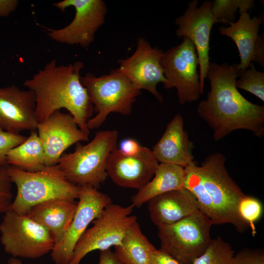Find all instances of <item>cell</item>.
Instances as JSON below:
<instances>
[{
  "label": "cell",
  "instance_id": "1",
  "mask_svg": "<svg viewBox=\"0 0 264 264\" xmlns=\"http://www.w3.org/2000/svg\"><path fill=\"white\" fill-rule=\"evenodd\" d=\"M241 72L237 64L209 63L206 76L210 89L198 105L197 112L212 130L215 141L238 130L249 131L258 137L264 134V107L240 93L236 81Z\"/></svg>",
  "mask_w": 264,
  "mask_h": 264
},
{
  "label": "cell",
  "instance_id": "2",
  "mask_svg": "<svg viewBox=\"0 0 264 264\" xmlns=\"http://www.w3.org/2000/svg\"><path fill=\"white\" fill-rule=\"evenodd\" d=\"M83 67L80 61L59 66L53 59L32 78L24 80L23 85L35 94V115L38 123L64 108L71 114L80 130L89 135L87 123L94 108L80 81V72Z\"/></svg>",
  "mask_w": 264,
  "mask_h": 264
},
{
  "label": "cell",
  "instance_id": "3",
  "mask_svg": "<svg viewBox=\"0 0 264 264\" xmlns=\"http://www.w3.org/2000/svg\"><path fill=\"white\" fill-rule=\"evenodd\" d=\"M7 169L17 188L10 210L26 214L33 206L48 200L78 198L80 186L69 181L58 164L34 172L11 165Z\"/></svg>",
  "mask_w": 264,
  "mask_h": 264
},
{
  "label": "cell",
  "instance_id": "4",
  "mask_svg": "<svg viewBox=\"0 0 264 264\" xmlns=\"http://www.w3.org/2000/svg\"><path fill=\"white\" fill-rule=\"evenodd\" d=\"M118 132H97L88 144L77 143L73 152L63 154L58 165L66 179L78 186L97 189L108 177L107 165L111 153L117 149Z\"/></svg>",
  "mask_w": 264,
  "mask_h": 264
},
{
  "label": "cell",
  "instance_id": "5",
  "mask_svg": "<svg viewBox=\"0 0 264 264\" xmlns=\"http://www.w3.org/2000/svg\"><path fill=\"white\" fill-rule=\"evenodd\" d=\"M226 158L220 153L209 155L198 166L209 204L212 210L213 224L229 223L240 232L249 227L238 212V205L244 194L229 176Z\"/></svg>",
  "mask_w": 264,
  "mask_h": 264
},
{
  "label": "cell",
  "instance_id": "6",
  "mask_svg": "<svg viewBox=\"0 0 264 264\" xmlns=\"http://www.w3.org/2000/svg\"><path fill=\"white\" fill-rule=\"evenodd\" d=\"M80 81L97 112L88 121L89 131L101 126L111 112L130 114L132 105L141 92L119 68L111 69L108 74L99 76L88 72L80 76Z\"/></svg>",
  "mask_w": 264,
  "mask_h": 264
},
{
  "label": "cell",
  "instance_id": "7",
  "mask_svg": "<svg viewBox=\"0 0 264 264\" xmlns=\"http://www.w3.org/2000/svg\"><path fill=\"white\" fill-rule=\"evenodd\" d=\"M211 220L199 210L158 227L162 251L183 264H192L210 245Z\"/></svg>",
  "mask_w": 264,
  "mask_h": 264
},
{
  "label": "cell",
  "instance_id": "8",
  "mask_svg": "<svg viewBox=\"0 0 264 264\" xmlns=\"http://www.w3.org/2000/svg\"><path fill=\"white\" fill-rule=\"evenodd\" d=\"M134 206H123L111 203L94 220L76 244L67 264H79L88 253L103 251L120 244L128 229L136 221L132 213Z\"/></svg>",
  "mask_w": 264,
  "mask_h": 264
},
{
  "label": "cell",
  "instance_id": "9",
  "mask_svg": "<svg viewBox=\"0 0 264 264\" xmlns=\"http://www.w3.org/2000/svg\"><path fill=\"white\" fill-rule=\"evenodd\" d=\"M0 242L12 257L40 258L52 251L55 242L48 230L28 217L11 210L0 223Z\"/></svg>",
  "mask_w": 264,
  "mask_h": 264
},
{
  "label": "cell",
  "instance_id": "10",
  "mask_svg": "<svg viewBox=\"0 0 264 264\" xmlns=\"http://www.w3.org/2000/svg\"><path fill=\"white\" fill-rule=\"evenodd\" d=\"M182 42L164 52L161 66L166 89L176 88L181 105L197 101L200 97L199 65L196 49L191 41L183 37Z\"/></svg>",
  "mask_w": 264,
  "mask_h": 264
},
{
  "label": "cell",
  "instance_id": "11",
  "mask_svg": "<svg viewBox=\"0 0 264 264\" xmlns=\"http://www.w3.org/2000/svg\"><path fill=\"white\" fill-rule=\"evenodd\" d=\"M53 5L63 12L72 6L75 14L68 25L60 29H50L47 35L60 43L88 46L93 42L97 30L105 22L107 12L105 2L102 0H64Z\"/></svg>",
  "mask_w": 264,
  "mask_h": 264
},
{
  "label": "cell",
  "instance_id": "12",
  "mask_svg": "<svg viewBox=\"0 0 264 264\" xmlns=\"http://www.w3.org/2000/svg\"><path fill=\"white\" fill-rule=\"evenodd\" d=\"M73 218L62 239L54 244L51 257L55 264H67L77 242L90 222L112 203L110 197L92 186L80 187Z\"/></svg>",
  "mask_w": 264,
  "mask_h": 264
},
{
  "label": "cell",
  "instance_id": "13",
  "mask_svg": "<svg viewBox=\"0 0 264 264\" xmlns=\"http://www.w3.org/2000/svg\"><path fill=\"white\" fill-rule=\"evenodd\" d=\"M212 1L206 0L200 6L198 0L188 3L184 13L177 18L176 34L189 38L196 49L199 67L200 93H204V82L210 63L209 41L212 27L217 22L211 12Z\"/></svg>",
  "mask_w": 264,
  "mask_h": 264
},
{
  "label": "cell",
  "instance_id": "14",
  "mask_svg": "<svg viewBox=\"0 0 264 264\" xmlns=\"http://www.w3.org/2000/svg\"><path fill=\"white\" fill-rule=\"evenodd\" d=\"M163 53L161 49L153 47L140 37L133 53L118 61L122 73L140 90L148 91L159 102L163 101V97L157 91V85L162 83L164 86L167 83L161 66Z\"/></svg>",
  "mask_w": 264,
  "mask_h": 264
},
{
  "label": "cell",
  "instance_id": "15",
  "mask_svg": "<svg viewBox=\"0 0 264 264\" xmlns=\"http://www.w3.org/2000/svg\"><path fill=\"white\" fill-rule=\"evenodd\" d=\"M37 130L44 150L45 166L58 164L65 151L71 145L88 140V135L80 130L71 114L60 110L39 123Z\"/></svg>",
  "mask_w": 264,
  "mask_h": 264
},
{
  "label": "cell",
  "instance_id": "16",
  "mask_svg": "<svg viewBox=\"0 0 264 264\" xmlns=\"http://www.w3.org/2000/svg\"><path fill=\"white\" fill-rule=\"evenodd\" d=\"M158 164L152 151L146 147L132 156L123 154L117 148L109 156L107 173L117 185L139 190L153 178Z\"/></svg>",
  "mask_w": 264,
  "mask_h": 264
},
{
  "label": "cell",
  "instance_id": "17",
  "mask_svg": "<svg viewBox=\"0 0 264 264\" xmlns=\"http://www.w3.org/2000/svg\"><path fill=\"white\" fill-rule=\"evenodd\" d=\"M36 96L31 90L15 85L0 88V127L13 133L36 130Z\"/></svg>",
  "mask_w": 264,
  "mask_h": 264
},
{
  "label": "cell",
  "instance_id": "18",
  "mask_svg": "<svg viewBox=\"0 0 264 264\" xmlns=\"http://www.w3.org/2000/svg\"><path fill=\"white\" fill-rule=\"evenodd\" d=\"M193 142L184 129V121L176 114L168 123L158 141L152 150L159 163L170 164L184 168L193 163Z\"/></svg>",
  "mask_w": 264,
  "mask_h": 264
},
{
  "label": "cell",
  "instance_id": "19",
  "mask_svg": "<svg viewBox=\"0 0 264 264\" xmlns=\"http://www.w3.org/2000/svg\"><path fill=\"white\" fill-rule=\"evenodd\" d=\"M148 203L150 218L157 227L173 224L199 210L194 196L184 188L157 196Z\"/></svg>",
  "mask_w": 264,
  "mask_h": 264
},
{
  "label": "cell",
  "instance_id": "20",
  "mask_svg": "<svg viewBox=\"0 0 264 264\" xmlns=\"http://www.w3.org/2000/svg\"><path fill=\"white\" fill-rule=\"evenodd\" d=\"M262 22L260 18H251L248 12L242 13L236 22L219 29L220 34L230 38L236 44L241 60L238 67L242 72L248 68L252 61L254 62L257 49L264 42V34H259Z\"/></svg>",
  "mask_w": 264,
  "mask_h": 264
},
{
  "label": "cell",
  "instance_id": "21",
  "mask_svg": "<svg viewBox=\"0 0 264 264\" xmlns=\"http://www.w3.org/2000/svg\"><path fill=\"white\" fill-rule=\"evenodd\" d=\"M76 207L74 200L52 199L33 206L26 215L46 228L56 244L62 239L67 230Z\"/></svg>",
  "mask_w": 264,
  "mask_h": 264
},
{
  "label": "cell",
  "instance_id": "22",
  "mask_svg": "<svg viewBox=\"0 0 264 264\" xmlns=\"http://www.w3.org/2000/svg\"><path fill=\"white\" fill-rule=\"evenodd\" d=\"M185 177L184 167L159 163L151 180L132 197V204L140 207L157 196L184 188Z\"/></svg>",
  "mask_w": 264,
  "mask_h": 264
},
{
  "label": "cell",
  "instance_id": "23",
  "mask_svg": "<svg viewBox=\"0 0 264 264\" xmlns=\"http://www.w3.org/2000/svg\"><path fill=\"white\" fill-rule=\"evenodd\" d=\"M114 252L123 264H149L156 249L142 233L137 221L128 229Z\"/></svg>",
  "mask_w": 264,
  "mask_h": 264
},
{
  "label": "cell",
  "instance_id": "24",
  "mask_svg": "<svg viewBox=\"0 0 264 264\" xmlns=\"http://www.w3.org/2000/svg\"><path fill=\"white\" fill-rule=\"evenodd\" d=\"M6 158L8 165L25 171L34 172L43 169L45 166L44 150L36 130L31 131L23 142L10 150Z\"/></svg>",
  "mask_w": 264,
  "mask_h": 264
},
{
  "label": "cell",
  "instance_id": "25",
  "mask_svg": "<svg viewBox=\"0 0 264 264\" xmlns=\"http://www.w3.org/2000/svg\"><path fill=\"white\" fill-rule=\"evenodd\" d=\"M254 3L253 0H215L211 9L217 22L231 24L238 11L240 14L248 12L254 7Z\"/></svg>",
  "mask_w": 264,
  "mask_h": 264
},
{
  "label": "cell",
  "instance_id": "26",
  "mask_svg": "<svg viewBox=\"0 0 264 264\" xmlns=\"http://www.w3.org/2000/svg\"><path fill=\"white\" fill-rule=\"evenodd\" d=\"M234 254L231 246L218 236L192 264H228Z\"/></svg>",
  "mask_w": 264,
  "mask_h": 264
},
{
  "label": "cell",
  "instance_id": "27",
  "mask_svg": "<svg viewBox=\"0 0 264 264\" xmlns=\"http://www.w3.org/2000/svg\"><path fill=\"white\" fill-rule=\"evenodd\" d=\"M236 81L237 88L246 90L264 101V73L256 69L251 62L248 68L241 72Z\"/></svg>",
  "mask_w": 264,
  "mask_h": 264
},
{
  "label": "cell",
  "instance_id": "28",
  "mask_svg": "<svg viewBox=\"0 0 264 264\" xmlns=\"http://www.w3.org/2000/svg\"><path fill=\"white\" fill-rule=\"evenodd\" d=\"M238 214L242 220L251 229L252 235L256 234L255 223L262 217L263 207L258 198L245 195L238 205Z\"/></svg>",
  "mask_w": 264,
  "mask_h": 264
},
{
  "label": "cell",
  "instance_id": "29",
  "mask_svg": "<svg viewBox=\"0 0 264 264\" xmlns=\"http://www.w3.org/2000/svg\"><path fill=\"white\" fill-rule=\"evenodd\" d=\"M8 166L0 164V214L9 210L12 202V182L8 171Z\"/></svg>",
  "mask_w": 264,
  "mask_h": 264
},
{
  "label": "cell",
  "instance_id": "30",
  "mask_svg": "<svg viewBox=\"0 0 264 264\" xmlns=\"http://www.w3.org/2000/svg\"><path fill=\"white\" fill-rule=\"evenodd\" d=\"M27 137L5 131L0 127V164L8 166L6 154L12 149L23 142Z\"/></svg>",
  "mask_w": 264,
  "mask_h": 264
},
{
  "label": "cell",
  "instance_id": "31",
  "mask_svg": "<svg viewBox=\"0 0 264 264\" xmlns=\"http://www.w3.org/2000/svg\"><path fill=\"white\" fill-rule=\"evenodd\" d=\"M228 264H264L262 250L243 249L234 254Z\"/></svg>",
  "mask_w": 264,
  "mask_h": 264
},
{
  "label": "cell",
  "instance_id": "32",
  "mask_svg": "<svg viewBox=\"0 0 264 264\" xmlns=\"http://www.w3.org/2000/svg\"><path fill=\"white\" fill-rule=\"evenodd\" d=\"M118 150L123 154L126 155H134L139 154L143 149L141 146L135 139L127 138L123 139L120 143Z\"/></svg>",
  "mask_w": 264,
  "mask_h": 264
},
{
  "label": "cell",
  "instance_id": "33",
  "mask_svg": "<svg viewBox=\"0 0 264 264\" xmlns=\"http://www.w3.org/2000/svg\"><path fill=\"white\" fill-rule=\"evenodd\" d=\"M149 264H183L167 254L160 249L153 253Z\"/></svg>",
  "mask_w": 264,
  "mask_h": 264
},
{
  "label": "cell",
  "instance_id": "34",
  "mask_svg": "<svg viewBox=\"0 0 264 264\" xmlns=\"http://www.w3.org/2000/svg\"><path fill=\"white\" fill-rule=\"evenodd\" d=\"M19 4L17 0H0V18L8 17Z\"/></svg>",
  "mask_w": 264,
  "mask_h": 264
},
{
  "label": "cell",
  "instance_id": "35",
  "mask_svg": "<svg viewBox=\"0 0 264 264\" xmlns=\"http://www.w3.org/2000/svg\"><path fill=\"white\" fill-rule=\"evenodd\" d=\"M98 264H123L110 249L100 251Z\"/></svg>",
  "mask_w": 264,
  "mask_h": 264
},
{
  "label": "cell",
  "instance_id": "36",
  "mask_svg": "<svg viewBox=\"0 0 264 264\" xmlns=\"http://www.w3.org/2000/svg\"><path fill=\"white\" fill-rule=\"evenodd\" d=\"M8 264H22L21 260L17 258L12 257L8 261Z\"/></svg>",
  "mask_w": 264,
  "mask_h": 264
}]
</instances>
